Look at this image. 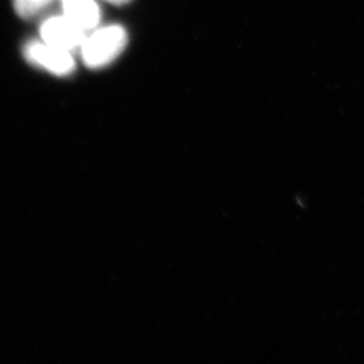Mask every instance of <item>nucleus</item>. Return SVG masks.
Wrapping results in <instances>:
<instances>
[{"instance_id":"nucleus-4","label":"nucleus","mask_w":364,"mask_h":364,"mask_svg":"<svg viewBox=\"0 0 364 364\" xmlns=\"http://www.w3.org/2000/svg\"><path fill=\"white\" fill-rule=\"evenodd\" d=\"M64 15L84 31L97 26L100 10L95 0H63Z\"/></svg>"},{"instance_id":"nucleus-3","label":"nucleus","mask_w":364,"mask_h":364,"mask_svg":"<svg viewBox=\"0 0 364 364\" xmlns=\"http://www.w3.org/2000/svg\"><path fill=\"white\" fill-rule=\"evenodd\" d=\"M28 61L45 68L54 75H69L75 69V60L70 52L54 48L46 42H30L25 48Z\"/></svg>"},{"instance_id":"nucleus-6","label":"nucleus","mask_w":364,"mask_h":364,"mask_svg":"<svg viewBox=\"0 0 364 364\" xmlns=\"http://www.w3.org/2000/svg\"><path fill=\"white\" fill-rule=\"evenodd\" d=\"M107 1L114 3V4H124V3H127V1H130V0H107Z\"/></svg>"},{"instance_id":"nucleus-2","label":"nucleus","mask_w":364,"mask_h":364,"mask_svg":"<svg viewBox=\"0 0 364 364\" xmlns=\"http://www.w3.org/2000/svg\"><path fill=\"white\" fill-rule=\"evenodd\" d=\"M41 37L43 42L68 52L81 49L87 38L85 31L65 15L46 19L41 26Z\"/></svg>"},{"instance_id":"nucleus-1","label":"nucleus","mask_w":364,"mask_h":364,"mask_svg":"<svg viewBox=\"0 0 364 364\" xmlns=\"http://www.w3.org/2000/svg\"><path fill=\"white\" fill-rule=\"evenodd\" d=\"M127 45V33L122 26L103 27L87 37L81 54L85 65L92 69L103 68L112 63Z\"/></svg>"},{"instance_id":"nucleus-5","label":"nucleus","mask_w":364,"mask_h":364,"mask_svg":"<svg viewBox=\"0 0 364 364\" xmlns=\"http://www.w3.org/2000/svg\"><path fill=\"white\" fill-rule=\"evenodd\" d=\"M53 0H14V7L22 18H30L50 4Z\"/></svg>"}]
</instances>
